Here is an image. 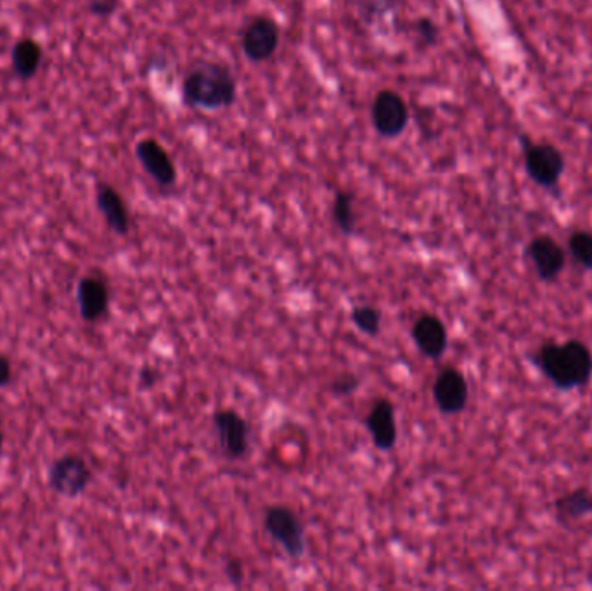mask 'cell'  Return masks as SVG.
<instances>
[{
  "mask_svg": "<svg viewBox=\"0 0 592 591\" xmlns=\"http://www.w3.org/2000/svg\"><path fill=\"white\" fill-rule=\"evenodd\" d=\"M213 427L219 437L220 449L229 460H241L250 449V425L234 410L213 413Z\"/></svg>",
  "mask_w": 592,
  "mask_h": 591,
  "instance_id": "obj_8",
  "label": "cell"
},
{
  "mask_svg": "<svg viewBox=\"0 0 592 591\" xmlns=\"http://www.w3.org/2000/svg\"><path fill=\"white\" fill-rule=\"evenodd\" d=\"M528 257L534 264L535 271L544 281H553L560 276L565 267V250L551 236H537L528 245Z\"/></svg>",
  "mask_w": 592,
  "mask_h": 591,
  "instance_id": "obj_14",
  "label": "cell"
},
{
  "mask_svg": "<svg viewBox=\"0 0 592 591\" xmlns=\"http://www.w3.org/2000/svg\"><path fill=\"white\" fill-rule=\"evenodd\" d=\"M361 387V378L354 373H342L331 382V392L338 397L352 396L355 390Z\"/></svg>",
  "mask_w": 592,
  "mask_h": 591,
  "instance_id": "obj_22",
  "label": "cell"
},
{
  "mask_svg": "<svg viewBox=\"0 0 592 591\" xmlns=\"http://www.w3.org/2000/svg\"><path fill=\"white\" fill-rule=\"evenodd\" d=\"M412 32L416 33L419 44L428 47L435 46L438 42V37H440L438 26L430 18H419V20L414 21Z\"/></svg>",
  "mask_w": 592,
  "mask_h": 591,
  "instance_id": "obj_21",
  "label": "cell"
},
{
  "mask_svg": "<svg viewBox=\"0 0 592 591\" xmlns=\"http://www.w3.org/2000/svg\"><path fill=\"white\" fill-rule=\"evenodd\" d=\"M470 399L468 382L456 368H444L433 384V401L444 415H459L466 410Z\"/></svg>",
  "mask_w": 592,
  "mask_h": 591,
  "instance_id": "obj_10",
  "label": "cell"
},
{
  "mask_svg": "<svg viewBox=\"0 0 592 591\" xmlns=\"http://www.w3.org/2000/svg\"><path fill=\"white\" fill-rule=\"evenodd\" d=\"M264 531L274 543L283 548L290 559H302L307 550L305 527L290 507L271 505L265 508Z\"/></svg>",
  "mask_w": 592,
  "mask_h": 591,
  "instance_id": "obj_4",
  "label": "cell"
},
{
  "mask_svg": "<svg viewBox=\"0 0 592 591\" xmlns=\"http://www.w3.org/2000/svg\"><path fill=\"white\" fill-rule=\"evenodd\" d=\"M49 488L59 496L78 498L91 486L92 470L80 455H65L47 470Z\"/></svg>",
  "mask_w": 592,
  "mask_h": 591,
  "instance_id": "obj_6",
  "label": "cell"
},
{
  "mask_svg": "<svg viewBox=\"0 0 592 591\" xmlns=\"http://www.w3.org/2000/svg\"><path fill=\"white\" fill-rule=\"evenodd\" d=\"M42 58H44V49L37 40L32 37L18 40L11 51L14 75L21 80H30L35 77L42 65Z\"/></svg>",
  "mask_w": 592,
  "mask_h": 591,
  "instance_id": "obj_16",
  "label": "cell"
},
{
  "mask_svg": "<svg viewBox=\"0 0 592 591\" xmlns=\"http://www.w3.org/2000/svg\"><path fill=\"white\" fill-rule=\"evenodd\" d=\"M13 380V364L9 358L0 354V389H6Z\"/></svg>",
  "mask_w": 592,
  "mask_h": 591,
  "instance_id": "obj_25",
  "label": "cell"
},
{
  "mask_svg": "<svg viewBox=\"0 0 592 591\" xmlns=\"http://www.w3.org/2000/svg\"><path fill=\"white\" fill-rule=\"evenodd\" d=\"M226 576L232 586H241L245 581V567L238 559H229L226 562Z\"/></svg>",
  "mask_w": 592,
  "mask_h": 591,
  "instance_id": "obj_24",
  "label": "cell"
},
{
  "mask_svg": "<svg viewBox=\"0 0 592 591\" xmlns=\"http://www.w3.org/2000/svg\"><path fill=\"white\" fill-rule=\"evenodd\" d=\"M371 120L378 136L383 139H397L406 132L409 125V106L406 99L397 91L381 89L374 96Z\"/></svg>",
  "mask_w": 592,
  "mask_h": 591,
  "instance_id": "obj_5",
  "label": "cell"
},
{
  "mask_svg": "<svg viewBox=\"0 0 592 591\" xmlns=\"http://www.w3.org/2000/svg\"><path fill=\"white\" fill-rule=\"evenodd\" d=\"M331 215L335 221L336 228L340 229L345 236H352L357 228V214H355V196L350 191L338 189L333 198Z\"/></svg>",
  "mask_w": 592,
  "mask_h": 591,
  "instance_id": "obj_17",
  "label": "cell"
},
{
  "mask_svg": "<svg viewBox=\"0 0 592 591\" xmlns=\"http://www.w3.org/2000/svg\"><path fill=\"white\" fill-rule=\"evenodd\" d=\"M156 382H158V371L155 368H142L141 373H139V384L149 389Z\"/></svg>",
  "mask_w": 592,
  "mask_h": 591,
  "instance_id": "obj_26",
  "label": "cell"
},
{
  "mask_svg": "<svg viewBox=\"0 0 592 591\" xmlns=\"http://www.w3.org/2000/svg\"><path fill=\"white\" fill-rule=\"evenodd\" d=\"M556 510L563 519H582L592 514V493L587 489H577L565 494L556 503Z\"/></svg>",
  "mask_w": 592,
  "mask_h": 591,
  "instance_id": "obj_18",
  "label": "cell"
},
{
  "mask_svg": "<svg viewBox=\"0 0 592 591\" xmlns=\"http://www.w3.org/2000/svg\"><path fill=\"white\" fill-rule=\"evenodd\" d=\"M120 0H91L89 2V11L97 18H108L118 9Z\"/></svg>",
  "mask_w": 592,
  "mask_h": 591,
  "instance_id": "obj_23",
  "label": "cell"
},
{
  "mask_svg": "<svg viewBox=\"0 0 592 591\" xmlns=\"http://www.w3.org/2000/svg\"><path fill=\"white\" fill-rule=\"evenodd\" d=\"M97 210L101 212L108 228L118 236H127L130 231V215L123 196L111 184L99 182L96 191Z\"/></svg>",
  "mask_w": 592,
  "mask_h": 591,
  "instance_id": "obj_15",
  "label": "cell"
},
{
  "mask_svg": "<svg viewBox=\"0 0 592 591\" xmlns=\"http://www.w3.org/2000/svg\"><path fill=\"white\" fill-rule=\"evenodd\" d=\"M2 449H4V430H2V420H0V455H2Z\"/></svg>",
  "mask_w": 592,
  "mask_h": 591,
  "instance_id": "obj_27",
  "label": "cell"
},
{
  "mask_svg": "<svg viewBox=\"0 0 592 591\" xmlns=\"http://www.w3.org/2000/svg\"><path fill=\"white\" fill-rule=\"evenodd\" d=\"M411 335L418 351L425 358L437 361L447 351V345H449L447 328H445L444 321L435 314H428V312L421 314L412 325Z\"/></svg>",
  "mask_w": 592,
  "mask_h": 591,
  "instance_id": "obj_12",
  "label": "cell"
},
{
  "mask_svg": "<svg viewBox=\"0 0 592 591\" xmlns=\"http://www.w3.org/2000/svg\"><path fill=\"white\" fill-rule=\"evenodd\" d=\"M236 96V78L226 65L215 61H200L182 80V99L193 110H226L234 104Z\"/></svg>",
  "mask_w": 592,
  "mask_h": 591,
  "instance_id": "obj_1",
  "label": "cell"
},
{
  "mask_svg": "<svg viewBox=\"0 0 592 591\" xmlns=\"http://www.w3.org/2000/svg\"><path fill=\"white\" fill-rule=\"evenodd\" d=\"M110 286L101 276H84L77 285V304L80 318L87 323H97L110 309Z\"/></svg>",
  "mask_w": 592,
  "mask_h": 591,
  "instance_id": "obj_11",
  "label": "cell"
},
{
  "mask_svg": "<svg viewBox=\"0 0 592 591\" xmlns=\"http://www.w3.org/2000/svg\"><path fill=\"white\" fill-rule=\"evenodd\" d=\"M568 250L580 266L592 269V233L591 231H575L568 240Z\"/></svg>",
  "mask_w": 592,
  "mask_h": 591,
  "instance_id": "obj_20",
  "label": "cell"
},
{
  "mask_svg": "<svg viewBox=\"0 0 592 591\" xmlns=\"http://www.w3.org/2000/svg\"><path fill=\"white\" fill-rule=\"evenodd\" d=\"M281 42V28L271 16H257L246 25L241 49L251 63H265L276 54Z\"/></svg>",
  "mask_w": 592,
  "mask_h": 591,
  "instance_id": "obj_7",
  "label": "cell"
},
{
  "mask_svg": "<svg viewBox=\"0 0 592 591\" xmlns=\"http://www.w3.org/2000/svg\"><path fill=\"white\" fill-rule=\"evenodd\" d=\"M537 361L558 389L572 390L586 385L592 375V354L579 340L565 344L547 342L537 354Z\"/></svg>",
  "mask_w": 592,
  "mask_h": 591,
  "instance_id": "obj_2",
  "label": "cell"
},
{
  "mask_svg": "<svg viewBox=\"0 0 592 591\" xmlns=\"http://www.w3.org/2000/svg\"><path fill=\"white\" fill-rule=\"evenodd\" d=\"M366 429L373 439L374 448L388 453L397 444V418H395V406L385 397L376 399L373 408L366 416Z\"/></svg>",
  "mask_w": 592,
  "mask_h": 591,
  "instance_id": "obj_13",
  "label": "cell"
},
{
  "mask_svg": "<svg viewBox=\"0 0 592 591\" xmlns=\"http://www.w3.org/2000/svg\"><path fill=\"white\" fill-rule=\"evenodd\" d=\"M136 156L142 169L160 188H172L177 182V167L165 146L155 137H144L136 146Z\"/></svg>",
  "mask_w": 592,
  "mask_h": 591,
  "instance_id": "obj_9",
  "label": "cell"
},
{
  "mask_svg": "<svg viewBox=\"0 0 592 591\" xmlns=\"http://www.w3.org/2000/svg\"><path fill=\"white\" fill-rule=\"evenodd\" d=\"M355 328L364 335L376 337L381 330V312L373 306H357L350 312Z\"/></svg>",
  "mask_w": 592,
  "mask_h": 591,
  "instance_id": "obj_19",
  "label": "cell"
},
{
  "mask_svg": "<svg viewBox=\"0 0 592 591\" xmlns=\"http://www.w3.org/2000/svg\"><path fill=\"white\" fill-rule=\"evenodd\" d=\"M522 144L527 176L541 188H558L567 167L563 153L554 144L532 143L527 136L522 137Z\"/></svg>",
  "mask_w": 592,
  "mask_h": 591,
  "instance_id": "obj_3",
  "label": "cell"
}]
</instances>
